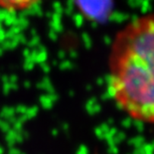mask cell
<instances>
[{"mask_svg":"<svg viewBox=\"0 0 154 154\" xmlns=\"http://www.w3.org/2000/svg\"><path fill=\"white\" fill-rule=\"evenodd\" d=\"M110 94L131 119L154 123V12L117 32L109 55Z\"/></svg>","mask_w":154,"mask_h":154,"instance_id":"6da1fadb","label":"cell"},{"mask_svg":"<svg viewBox=\"0 0 154 154\" xmlns=\"http://www.w3.org/2000/svg\"><path fill=\"white\" fill-rule=\"evenodd\" d=\"M42 0H0V9L7 12H24L38 5Z\"/></svg>","mask_w":154,"mask_h":154,"instance_id":"7a4b0ae2","label":"cell"}]
</instances>
